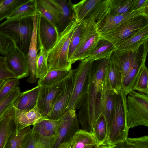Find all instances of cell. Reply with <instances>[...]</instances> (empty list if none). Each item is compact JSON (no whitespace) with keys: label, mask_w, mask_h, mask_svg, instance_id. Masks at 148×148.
<instances>
[{"label":"cell","mask_w":148,"mask_h":148,"mask_svg":"<svg viewBox=\"0 0 148 148\" xmlns=\"http://www.w3.org/2000/svg\"><path fill=\"white\" fill-rule=\"evenodd\" d=\"M58 8L60 18L57 28L59 33L63 31L70 23L74 14L71 1L69 0H53Z\"/></svg>","instance_id":"25"},{"label":"cell","mask_w":148,"mask_h":148,"mask_svg":"<svg viewBox=\"0 0 148 148\" xmlns=\"http://www.w3.org/2000/svg\"><path fill=\"white\" fill-rule=\"evenodd\" d=\"M77 23L74 15L67 26L59 33L56 43L48 53V70L72 69V64L68 59L69 50L71 39Z\"/></svg>","instance_id":"2"},{"label":"cell","mask_w":148,"mask_h":148,"mask_svg":"<svg viewBox=\"0 0 148 148\" xmlns=\"http://www.w3.org/2000/svg\"><path fill=\"white\" fill-rule=\"evenodd\" d=\"M14 112L10 109L0 120V148H4L7 141L15 129Z\"/></svg>","instance_id":"28"},{"label":"cell","mask_w":148,"mask_h":148,"mask_svg":"<svg viewBox=\"0 0 148 148\" xmlns=\"http://www.w3.org/2000/svg\"><path fill=\"white\" fill-rule=\"evenodd\" d=\"M116 50V47L112 43L107 40L101 39L88 58L94 61L104 59L110 56Z\"/></svg>","instance_id":"32"},{"label":"cell","mask_w":148,"mask_h":148,"mask_svg":"<svg viewBox=\"0 0 148 148\" xmlns=\"http://www.w3.org/2000/svg\"><path fill=\"white\" fill-rule=\"evenodd\" d=\"M37 13L36 0H27L14 10L6 19L20 20L32 17Z\"/></svg>","instance_id":"29"},{"label":"cell","mask_w":148,"mask_h":148,"mask_svg":"<svg viewBox=\"0 0 148 148\" xmlns=\"http://www.w3.org/2000/svg\"><path fill=\"white\" fill-rule=\"evenodd\" d=\"M94 61L86 58L81 60L77 67L73 70V87L65 112L81 108L87 92Z\"/></svg>","instance_id":"4"},{"label":"cell","mask_w":148,"mask_h":148,"mask_svg":"<svg viewBox=\"0 0 148 148\" xmlns=\"http://www.w3.org/2000/svg\"><path fill=\"white\" fill-rule=\"evenodd\" d=\"M16 78L7 68L5 56H0V80Z\"/></svg>","instance_id":"44"},{"label":"cell","mask_w":148,"mask_h":148,"mask_svg":"<svg viewBox=\"0 0 148 148\" xmlns=\"http://www.w3.org/2000/svg\"><path fill=\"white\" fill-rule=\"evenodd\" d=\"M82 26V23H78L71 39L68 52V59L70 62L79 44L81 35Z\"/></svg>","instance_id":"42"},{"label":"cell","mask_w":148,"mask_h":148,"mask_svg":"<svg viewBox=\"0 0 148 148\" xmlns=\"http://www.w3.org/2000/svg\"><path fill=\"white\" fill-rule=\"evenodd\" d=\"M33 30L32 17L20 20L7 19L0 24V32L9 37L15 47L26 57Z\"/></svg>","instance_id":"3"},{"label":"cell","mask_w":148,"mask_h":148,"mask_svg":"<svg viewBox=\"0 0 148 148\" xmlns=\"http://www.w3.org/2000/svg\"><path fill=\"white\" fill-rule=\"evenodd\" d=\"M8 69L19 79L29 76L27 57L15 47L5 56Z\"/></svg>","instance_id":"15"},{"label":"cell","mask_w":148,"mask_h":148,"mask_svg":"<svg viewBox=\"0 0 148 148\" xmlns=\"http://www.w3.org/2000/svg\"><path fill=\"white\" fill-rule=\"evenodd\" d=\"M57 134L45 137L34 133L32 130L25 138L22 148H52Z\"/></svg>","instance_id":"22"},{"label":"cell","mask_w":148,"mask_h":148,"mask_svg":"<svg viewBox=\"0 0 148 148\" xmlns=\"http://www.w3.org/2000/svg\"><path fill=\"white\" fill-rule=\"evenodd\" d=\"M21 92L20 88L16 87L7 98L0 101V120L5 116Z\"/></svg>","instance_id":"40"},{"label":"cell","mask_w":148,"mask_h":148,"mask_svg":"<svg viewBox=\"0 0 148 148\" xmlns=\"http://www.w3.org/2000/svg\"><path fill=\"white\" fill-rule=\"evenodd\" d=\"M27 0H3L0 5V21L6 18L18 7Z\"/></svg>","instance_id":"39"},{"label":"cell","mask_w":148,"mask_h":148,"mask_svg":"<svg viewBox=\"0 0 148 148\" xmlns=\"http://www.w3.org/2000/svg\"><path fill=\"white\" fill-rule=\"evenodd\" d=\"M57 148H69V142L63 143L60 144Z\"/></svg>","instance_id":"47"},{"label":"cell","mask_w":148,"mask_h":148,"mask_svg":"<svg viewBox=\"0 0 148 148\" xmlns=\"http://www.w3.org/2000/svg\"><path fill=\"white\" fill-rule=\"evenodd\" d=\"M69 143V148H90L97 145L93 134L82 129L76 132Z\"/></svg>","instance_id":"27"},{"label":"cell","mask_w":148,"mask_h":148,"mask_svg":"<svg viewBox=\"0 0 148 148\" xmlns=\"http://www.w3.org/2000/svg\"><path fill=\"white\" fill-rule=\"evenodd\" d=\"M148 38V24L132 34L116 48V50L136 51L138 50Z\"/></svg>","instance_id":"20"},{"label":"cell","mask_w":148,"mask_h":148,"mask_svg":"<svg viewBox=\"0 0 148 148\" xmlns=\"http://www.w3.org/2000/svg\"><path fill=\"white\" fill-rule=\"evenodd\" d=\"M110 57L94 62L87 92L77 116L82 129L91 133L96 121L95 109L98 94Z\"/></svg>","instance_id":"1"},{"label":"cell","mask_w":148,"mask_h":148,"mask_svg":"<svg viewBox=\"0 0 148 148\" xmlns=\"http://www.w3.org/2000/svg\"><path fill=\"white\" fill-rule=\"evenodd\" d=\"M112 147L113 148H148V136L136 138L127 137L123 141Z\"/></svg>","instance_id":"38"},{"label":"cell","mask_w":148,"mask_h":148,"mask_svg":"<svg viewBox=\"0 0 148 148\" xmlns=\"http://www.w3.org/2000/svg\"><path fill=\"white\" fill-rule=\"evenodd\" d=\"M146 58H138L132 66L124 77L122 82L121 90L126 95L133 91L134 84L143 66L145 64Z\"/></svg>","instance_id":"24"},{"label":"cell","mask_w":148,"mask_h":148,"mask_svg":"<svg viewBox=\"0 0 148 148\" xmlns=\"http://www.w3.org/2000/svg\"><path fill=\"white\" fill-rule=\"evenodd\" d=\"M31 130L30 126L23 128L17 133L15 129L9 137L4 148H22L25 138Z\"/></svg>","instance_id":"33"},{"label":"cell","mask_w":148,"mask_h":148,"mask_svg":"<svg viewBox=\"0 0 148 148\" xmlns=\"http://www.w3.org/2000/svg\"><path fill=\"white\" fill-rule=\"evenodd\" d=\"M148 18V7L142 8L123 14L111 16L107 14L97 25L100 35L108 32L126 21L138 16Z\"/></svg>","instance_id":"16"},{"label":"cell","mask_w":148,"mask_h":148,"mask_svg":"<svg viewBox=\"0 0 148 148\" xmlns=\"http://www.w3.org/2000/svg\"><path fill=\"white\" fill-rule=\"evenodd\" d=\"M60 123V119L46 118L33 125L32 130L34 133L43 136H51L57 134Z\"/></svg>","instance_id":"26"},{"label":"cell","mask_w":148,"mask_h":148,"mask_svg":"<svg viewBox=\"0 0 148 148\" xmlns=\"http://www.w3.org/2000/svg\"><path fill=\"white\" fill-rule=\"evenodd\" d=\"M140 93L148 95V69L145 64L142 67L132 88Z\"/></svg>","instance_id":"37"},{"label":"cell","mask_w":148,"mask_h":148,"mask_svg":"<svg viewBox=\"0 0 148 148\" xmlns=\"http://www.w3.org/2000/svg\"><path fill=\"white\" fill-rule=\"evenodd\" d=\"M148 24V18L138 16L131 18L111 31L100 35V39L112 43L116 48L132 34Z\"/></svg>","instance_id":"9"},{"label":"cell","mask_w":148,"mask_h":148,"mask_svg":"<svg viewBox=\"0 0 148 148\" xmlns=\"http://www.w3.org/2000/svg\"><path fill=\"white\" fill-rule=\"evenodd\" d=\"M95 148H113L111 146L106 143H104L103 144L97 145Z\"/></svg>","instance_id":"46"},{"label":"cell","mask_w":148,"mask_h":148,"mask_svg":"<svg viewBox=\"0 0 148 148\" xmlns=\"http://www.w3.org/2000/svg\"><path fill=\"white\" fill-rule=\"evenodd\" d=\"M127 96L121 90L114 94V114L104 143L111 146L123 141L128 137L129 130L126 127L125 118Z\"/></svg>","instance_id":"5"},{"label":"cell","mask_w":148,"mask_h":148,"mask_svg":"<svg viewBox=\"0 0 148 148\" xmlns=\"http://www.w3.org/2000/svg\"><path fill=\"white\" fill-rule=\"evenodd\" d=\"M19 84V79L16 78L5 80L0 86V101L9 95L15 88L18 87Z\"/></svg>","instance_id":"41"},{"label":"cell","mask_w":148,"mask_h":148,"mask_svg":"<svg viewBox=\"0 0 148 148\" xmlns=\"http://www.w3.org/2000/svg\"><path fill=\"white\" fill-rule=\"evenodd\" d=\"M134 0H111L108 14L116 16L123 14L132 11Z\"/></svg>","instance_id":"35"},{"label":"cell","mask_w":148,"mask_h":148,"mask_svg":"<svg viewBox=\"0 0 148 148\" xmlns=\"http://www.w3.org/2000/svg\"><path fill=\"white\" fill-rule=\"evenodd\" d=\"M111 0H82L73 4L74 17L77 23L94 20L99 25L108 14Z\"/></svg>","instance_id":"7"},{"label":"cell","mask_w":148,"mask_h":148,"mask_svg":"<svg viewBox=\"0 0 148 148\" xmlns=\"http://www.w3.org/2000/svg\"><path fill=\"white\" fill-rule=\"evenodd\" d=\"M37 19V51L42 47L48 53L56 43L59 33L56 27L39 13Z\"/></svg>","instance_id":"11"},{"label":"cell","mask_w":148,"mask_h":148,"mask_svg":"<svg viewBox=\"0 0 148 148\" xmlns=\"http://www.w3.org/2000/svg\"><path fill=\"white\" fill-rule=\"evenodd\" d=\"M3 0H0V5L3 2Z\"/></svg>","instance_id":"49"},{"label":"cell","mask_w":148,"mask_h":148,"mask_svg":"<svg viewBox=\"0 0 148 148\" xmlns=\"http://www.w3.org/2000/svg\"><path fill=\"white\" fill-rule=\"evenodd\" d=\"M72 69L69 71L59 69L48 70L43 77L39 79L38 85L41 86H49L66 79L71 74Z\"/></svg>","instance_id":"31"},{"label":"cell","mask_w":148,"mask_h":148,"mask_svg":"<svg viewBox=\"0 0 148 148\" xmlns=\"http://www.w3.org/2000/svg\"><path fill=\"white\" fill-rule=\"evenodd\" d=\"M45 118L40 113L36 106L28 111L17 114L14 113L15 131L17 133L25 127L33 126Z\"/></svg>","instance_id":"21"},{"label":"cell","mask_w":148,"mask_h":148,"mask_svg":"<svg viewBox=\"0 0 148 148\" xmlns=\"http://www.w3.org/2000/svg\"><path fill=\"white\" fill-rule=\"evenodd\" d=\"M105 76L115 93H118L121 89V74L117 65L110 59L106 69Z\"/></svg>","instance_id":"30"},{"label":"cell","mask_w":148,"mask_h":148,"mask_svg":"<svg viewBox=\"0 0 148 148\" xmlns=\"http://www.w3.org/2000/svg\"><path fill=\"white\" fill-rule=\"evenodd\" d=\"M73 69L65 79L63 89L57 96L51 111L46 117L53 120L60 119L65 113L71 95L73 86L74 76Z\"/></svg>","instance_id":"13"},{"label":"cell","mask_w":148,"mask_h":148,"mask_svg":"<svg viewBox=\"0 0 148 148\" xmlns=\"http://www.w3.org/2000/svg\"><path fill=\"white\" fill-rule=\"evenodd\" d=\"M40 87L38 85L21 93L13 104L14 114L28 111L36 106Z\"/></svg>","instance_id":"18"},{"label":"cell","mask_w":148,"mask_h":148,"mask_svg":"<svg viewBox=\"0 0 148 148\" xmlns=\"http://www.w3.org/2000/svg\"><path fill=\"white\" fill-rule=\"evenodd\" d=\"M125 118L129 130L138 126H148V95L134 90L127 95Z\"/></svg>","instance_id":"6"},{"label":"cell","mask_w":148,"mask_h":148,"mask_svg":"<svg viewBox=\"0 0 148 148\" xmlns=\"http://www.w3.org/2000/svg\"><path fill=\"white\" fill-rule=\"evenodd\" d=\"M115 94L107 79L104 77L101 88L98 94L95 113L96 120L101 114L104 116L107 124L108 132L114 114Z\"/></svg>","instance_id":"10"},{"label":"cell","mask_w":148,"mask_h":148,"mask_svg":"<svg viewBox=\"0 0 148 148\" xmlns=\"http://www.w3.org/2000/svg\"><path fill=\"white\" fill-rule=\"evenodd\" d=\"M14 47L13 41L9 37L0 32V53L5 56Z\"/></svg>","instance_id":"43"},{"label":"cell","mask_w":148,"mask_h":148,"mask_svg":"<svg viewBox=\"0 0 148 148\" xmlns=\"http://www.w3.org/2000/svg\"><path fill=\"white\" fill-rule=\"evenodd\" d=\"M148 7V0H134L132 11Z\"/></svg>","instance_id":"45"},{"label":"cell","mask_w":148,"mask_h":148,"mask_svg":"<svg viewBox=\"0 0 148 148\" xmlns=\"http://www.w3.org/2000/svg\"><path fill=\"white\" fill-rule=\"evenodd\" d=\"M107 124L104 116L101 114L96 121L92 134L95 139L97 145L105 143L108 136Z\"/></svg>","instance_id":"34"},{"label":"cell","mask_w":148,"mask_h":148,"mask_svg":"<svg viewBox=\"0 0 148 148\" xmlns=\"http://www.w3.org/2000/svg\"><path fill=\"white\" fill-rule=\"evenodd\" d=\"M65 79L51 86H41L36 106L46 118L51 111L56 97L61 92Z\"/></svg>","instance_id":"14"},{"label":"cell","mask_w":148,"mask_h":148,"mask_svg":"<svg viewBox=\"0 0 148 148\" xmlns=\"http://www.w3.org/2000/svg\"><path fill=\"white\" fill-rule=\"evenodd\" d=\"M37 53L36 60V69L37 78L43 77L48 71L47 58L48 53L41 47Z\"/></svg>","instance_id":"36"},{"label":"cell","mask_w":148,"mask_h":148,"mask_svg":"<svg viewBox=\"0 0 148 148\" xmlns=\"http://www.w3.org/2000/svg\"><path fill=\"white\" fill-rule=\"evenodd\" d=\"M38 13L42 15L57 28L60 14L59 10L53 0H36Z\"/></svg>","instance_id":"23"},{"label":"cell","mask_w":148,"mask_h":148,"mask_svg":"<svg viewBox=\"0 0 148 148\" xmlns=\"http://www.w3.org/2000/svg\"><path fill=\"white\" fill-rule=\"evenodd\" d=\"M5 80H0V86L5 81Z\"/></svg>","instance_id":"48"},{"label":"cell","mask_w":148,"mask_h":148,"mask_svg":"<svg viewBox=\"0 0 148 148\" xmlns=\"http://www.w3.org/2000/svg\"><path fill=\"white\" fill-rule=\"evenodd\" d=\"M33 23V30L27 57L29 77L27 81L29 83H35L37 80L36 64L37 51V19L36 15L32 17Z\"/></svg>","instance_id":"19"},{"label":"cell","mask_w":148,"mask_h":148,"mask_svg":"<svg viewBox=\"0 0 148 148\" xmlns=\"http://www.w3.org/2000/svg\"><path fill=\"white\" fill-rule=\"evenodd\" d=\"M82 23L80 41L70 60L72 64L88 57L101 39L98 27L94 20Z\"/></svg>","instance_id":"8"},{"label":"cell","mask_w":148,"mask_h":148,"mask_svg":"<svg viewBox=\"0 0 148 148\" xmlns=\"http://www.w3.org/2000/svg\"><path fill=\"white\" fill-rule=\"evenodd\" d=\"M61 123L58 130L56 143L52 148H57L61 143L69 142L79 129V123L76 110L65 112L60 119Z\"/></svg>","instance_id":"12"},{"label":"cell","mask_w":148,"mask_h":148,"mask_svg":"<svg viewBox=\"0 0 148 148\" xmlns=\"http://www.w3.org/2000/svg\"><path fill=\"white\" fill-rule=\"evenodd\" d=\"M142 56L139 49L136 51H122L116 50L110 59L117 65L123 79L135 62Z\"/></svg>","instance_id":"17"}]
</instances>
